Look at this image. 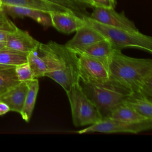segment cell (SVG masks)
<instances>
[{
    "instance_id": "obj_14",
    "label": "cell",
    "mask_w": 152,
    "mask_h": 152,
    "mask_svg": "<svg viewBox=\"0 0 152 152\" xmlns=\"http://www.w3.org/2000/svg\"><path fill=\"white\" fill-rule=\"evenodd\" d=\"M72 50L77 55H86L108 61L115 49L110 43L105 39L90 45L74 49Z\"/></svg>"
},
{
    "instance_id": "obj_21",
    "label": "cell",
    "mask_w": 152,
    "mask_h": 152,
    "mask_svg": "<svg viewBox=\"0 0 152 152\" xmlns=\"http://www.w3.org/2000/svg\"><path fill=\"white\" fill-rule=\"evenodd\" d=\"M20 82L15 73V66L0 70V95Z\"/></svg>"
},
{
    "instance_id": "obj_6",
    "label": "cell",
    "mask_w": 152,
    "mask_h": 152,
    "mask_svg": "<svg viewBox=\"0 0 152 152\" xmlns=\"http://www.w3.org/2000/svg\"><path fill=\"white\" fill-rule=\"evenodd\" d=\"M152 119H145L137 122H126L109 117L104 118L90 126L77 131L78 134L90 132L132 133L138 134L151 129Z\"/></svg>"
},
{
    "instance_id": "obj_11",
    "label": "cell",
    "mask_w": 152,
    "mask_h": 152,
    "mask_svg": "<svg viewBox=\"0 0 152 152\" xmlns=\"http://www.w3.org/2000/svg\"><path fill=\"white\" fill-rule=\"evenodd\" d=\"M39 43L28 32L17 28L8 35L5 46L22 52L29 53L36 50Z\"/></svg>"
},
{
    "instance_id": "obj_4",
    "label": "cell",
    "mask_w": 152,
    "mask_h": 152,
    "mask_svg": "<svg viewBox=\"0 0 152 152\" xmlns=\"http://www.w3.org/2000/svg\"><path fill=\"white\" fill-rule=\"evenodd\" d=\"M86 23L97 30L112 45L115 50L135 48L152 52V37L138 31L106 26L96 21L89 16H81Z\"/></svg>"
},
{
    "instance_id": "obj_19",
    "label": "cell",
    "mask_w": 152,
    "mask_h": 152,
    "mask_svg": "<svg viewBox=\"0 0 152 152\" xmlns=\"http://www.w3.org/2000/svg\"><path fill=\"white\" fill-rule=\"evenodd\" d=\"M28 53L5 46L0 49V64L15 66L26 63Z\"/></svg>"
},
{
    "instance_id": "obj_3",
    "label": "cell",
    "mask_w": 152,
    "mask_h": 152,
    "mask_svg": "<svg viewBox=\"0 0 152 152\" xmlns=\"http://www.w3.org/2000/svg\"><path fill=\"white\" fill-rule=\"evenodd\" d=\"M80 84L84 93L94 104L102 118L107 117L132 92L128 88L112 78L103 83L80 82Z\"/></svg>"
},
{
    "instance_id": "obj_26",
    "label": "cell",
    "mask_w": 152,
    "mask_h": 152,
    "mask_svg": "<svg viewBox=\"0 0 152 152\" xmlns=\"http://www.w3.org/2000/svg\"><path fill=\"white\" fill-rule=\"evenodd\" d=\"M94 7L115 8L116 5V0H91Z\"/></svg>"
},
{
    "instance_id": "obj_31",
    "label": "cell",
    "mask_w": 152,
    "mask_h": 152,
    "mask_svg": "<svg viewBox=\"0 0 152 152\" xmlns=\"http://www.w3.org/2000/svg\"><path fill=\"white\" fill-rule=\"evenodd\" d=\"M5 46V42H0V49H2Z\"/></svg>"
},
{
    "instance_id": "obj_29",
    "label": "cell",
    "mask_w": 152,
    "mask_h": 152,
    "mask_svg": "<svg viewBox=\"0 0 152 152\" xmlns=\"http://www.w3.org/2000/svg\"><path fill=\"white\" fill-rule=\"evenodd\" d=\"M74 2L79 4H84L85 5L90 7L91 8L94 7V4L91 0H72Z\"/></svg>"
},
{
    "instance_id": "obj_20",
    "label": "cell",
    "mask_w": 152,
    "mask_h": 152,
    "mask_svg": "<svg viewBox=\"0 0 152 152\" xmlns=\"http://www.w3.org/2000/svg\"><path fill=\"white\" fill-rule=\"evenodd\" d=\"M27 62L32 71L34 78L45 77L48 72L46 64L42 58L38 54L37 50L28 53Z\"/></svg>"
},
{
    "instance_id": "obj_16",
    "label": "cell",
    "mask_w": 152,
    "mask_h": 152,
    "mask_svg": "<svg viewBox=\"0 0 152 152\" xmlns=\"http://www.w3.org/2000/svg\"><path fill=\"white\" fill-rule=\"evenodd\" d=\"M1 2L2 5H5L28 7L47 12L73 11L70 9L46 0H1Z\"/></svg>"
},
{
    "instance_id": "obj_30",
    "label": "cell",
    "mask_w": 152,
    "mask_h": 152,
    "mask_svg": "<svg viewBox=\"0 0 152 152\" xmlns=\"http://www.w3.org/2000/svg\"><path fill=\"white\" fill-rule=\"evenodd\" d=\"M12 66H10V65H4V64H0V70L6 69V68H8L12 67Z\"/></svg>"
},
{
    "instance_id": "obj_28",
    "label": "cell",
    "mask_w": 152,
    "mask_h": 152,
    "mask_svg": "<svg viewBox=\"0 0 152 152\" xmlns=\"http://www.w3.org/2000/svg\"><path fill=\"white\" fill-rule=\"evenodd\" d=\"M10 111L8 106L4 102L0 101V115H4Z\"/></svg>"
},
{
    "instance_id": "obj_25",
    "label": "cell",
    "mask_w": 152,
    "mask_h": 152,
    "mask_svg": "<svg viewBox=\"0 0 152 152\" xmlns=\"http://www.w3.org/2000/svg\"><path fill=\"white\" fill-rule=\"evenodd\" d=\"M139 92L148 97H152V77L148 78L144 82Z\"/></svg>"
},
{
    "instance_id": "obj_1",
    "label": "cell",
    "mask_w": 152,
    "mask_h": 152,
    "mask_svg": "<svg viewBox=\"0 0 152 152\" xmlns=\"http://www.w3.org/2000/svg\"><path fill=\"white\" fill-rule=\"evenodd\" d=\"M38 54L45 61L48 72L45 77L59 84L66 91L80 82L78 74V55L65 46L53 41L40 43Z\"/></svg>"
},
{
    "instance_id": "obj_13",
    "label": "cell",
    "mask_w": 152,
    "mask_h": 152,
    "mask_svg": "<svg viewBox=\"0 0 152 152\" xmlns=\"http://www.w3.org/2000/svg\"><path fill=\"white\" fill-rule=\"evenodd\" d=\"M27 91V82H20L0 95V101L5 103L8 106L10 111L18 112L20 114Z\"/></svg>"
},
{
    "instance_id": "obj_17",
    "label": "cell",
    "mask_w": 152,
    "mask_h": 152,
    "mask_svg": "<svg viewBox=\"0 0 152 152\" xmlns=\"http://www.w3.org/2000/svg\"><path fill=\"white\" fill-rule=\"evenodd\" d=\"M27 83L28 85V91L20 115L26 122H28L31 119L34 107L39 89V83L37 78H34L27 82Z\"/></svg>"
},
{
    "instance_id": "obj_10",
    "label": "cell",
    "mask_w": 152,
    "mask_h": 152,
    "mask_svg": "<svg viewBox=\"0 0 152 152\" xmlns=\"http://www.w3.org/2000/svg\"><path fill=\"white\" fill-rule=\"evenodd\" d=\"M2 10L14 18L29 17L45 27L52 26L49 12L28 7L5 5H2Z\"/></svg>"
},
{
    "instance_id": "obj_27",
    "label": "cell",
    "mask_w": 152,
    "mask_h": 152,
    "mask_svg": "<svg viewBox=\"0 0 152 152\" xmlns=\"http://www.w3.org/2000/svg\"><path fill=\"white\" fill-rule=\"evenodd\" d=\"M13 31H11L5 29L0 28V42H6L8 35Z\"/></svg>"
},
{
    "instance_id": "obj_24",
    "label": "cell",
    "mask_w": 152,
    "mask_h": 152,
    "mask_svg": "<svg viewBox=\"0 0 152 152\" xmlns=\"http://www.w3.org/2000/svg\"><path fill=\"white\" fill-rule=\"evenodd\" d=\"M18 27L10 20L7 15L0 10V28L14 31Z\"/></svg>"
},
{
    "instance_id": "obj_12",
    "label": "cell",
    "mask_w": 152,
    "mask_h": 152,
    "mask_svg": "<svg viewBox=\"0 0 152 152\" xmlns=\"http://www.w3.org/2000/svg\"><path fill=\"white\" fill-rule=\"evenodd\" d=\"M103 39L105 38L102 34L86 23L85 25L80 27L75 31L74 36L65 45L72 50L90 45Z\"/></svg>"
},
{
    "instance_id": "obj_7",
    "label": "cell",
    "mask_w": 152,
    "mask_h": 152,
    "mask_svg": "<svg viewBox=\"0 0 152 152\" xmlns=\"http://www.w3.org/2000/svg\"><path fill=\"white\" fill-rule=\"evenodd\" d=\"M78 74L80 82L100 83L110 78L108 61L86 55H78Z\"/></svg>"
},
{
    "instance_id": "obj_18",
    "label": "cell",
    "mask_w": 152,
    "mask_h": 152,
    "mask_svg": "<svg viewBox=\"0 0 152 152\" xmlns=\"http://www.w3.org/2000/svg\"><path fill=\"white\" fill-rule=\"evenodd\" d=\"M107 117L131 122H137L148 119L140 115L132 107L125 104L124 102L116 106Z\"/></svg>"
},
{
    "instance_id": "obj_8",
    "label": "cell",
    "mask_w": 152,
    "mask_h": 152,
    "mask_svg": "<svg viewBox=\"0 0 152 152\" xmlns=\"http://www.w3.org/2000/svg\"><path fill=\"white\" fill-rule=\"evenodd\" d=\"M91 19L101 24L125 29L131 31H138L134 23L126 17L125 13L116 12L115 8L94 7L89 16Z\"/></svg>"
},
{
    "instance_id": "obj_15",
    "label": "cell",
    "mask_w": 152,
    "mask_h": 152,
    "mask_svg": "<svg viewBox=\"0 0 152 152\" xmlns=\"http://www.w3.org/2000/svg\"><path fill=\"white\" fill-rule=\"evenodd\" d=\"M124 103L145 119H152L151 97L139 91H132L125 99Z\"/></svg>"
},
{
    "instance_id": "obj_5",
    "label": "cell",
    "mask_w": 152,
    "mask_h": 152,
    "mask_svg": "<svg viewBox=\"0 0 152 152\" xmlns=\"http://www.w3.org/2000/svg\"><path fill=\"white\" fill-rule=\"evenodd\" d=\"M66 94L71 109L75 126L93 125L102 119L94 104L84 93L80 82L73 85Z\"/></svg>"
},
{
    "instance_id": "obj_9",
    "label": "cell",
    "mask_w": 152,
    "mask_h": 152,
    "mask_svg": "<svg viewBox=\"0 0 152 152\" xmlns=\"http://www.w3.org/2000/svg\"><path fill=\"white\" fill-rule=\"evenodd\" d=\"M52 26L58 31L69 34L86 24L82 17L73 11L49 12Z\"/></svg>"
},
{
    "instance_id": "obj_32",
    "label": "cell",
    "mask_w": 152,
    "mask_h": 152,
    "mask_svg": "<svg viewBox=\"0 0 152 152\" xmlns=\"http://www.w3.org/2000/svg\"><path fill=\"white\" fill-rule=\"evenodd\" d=\"M2 2H1V0H0V10H2Z\"/></svg>"
},
{
    "instance_id": "obj_22",
    "label": "cell",
    "mask_w": 152,
    "mask_h": 152,
    "mask_svg": "<svg viewBox=\"0 0 152 152\" xmlns=\"http://www.w3.org/2000/svg\"><path fill=\"white\" fill-rule=\"evenodd\" d=\"M15 73L20 82H28L34 78L28 62L15 66Z\"/></svg>"
},
{
    "instance_id": "obj_2",
    "label": "cell",
    "mask_w": 152,
    "mask_h": 152,
    "mask_svg": "<svg viewBox=\"0 0 152 152\" xmlns=\"http://www.w3.org/2000/svg\"><path fill=\"white\" fill-rule=\"evenodd\" d=\"M110 78L128 88L139 91L144 82L152 77V60L135 58L115 50L108 61Z\"/></svg>"
},
{
    "instance_id": "obj_23",
    "label": "cell",
    "mask_w": 152,
    "mask_h": 152,
    "mask_svg": "<svg viewBox=\"0 0 152 152\" xmlns=\"http://www.w3.org/2000/svg\"><path fill=\"white\" fill-rule=\"evenodd\" d=\"M52 3L64 7L74 11L78 15L81 17L85 15L84 8L81 5L72 0H46Z\"/></svg>"
}]
</instances>
